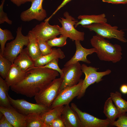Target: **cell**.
Masks as SVG:
<instances>
[{"instance_id": "obj_1", "label": "cell", "mask_w": 127, "mask_h": 127, "mask_svg": "<svg viewBox=\"0 0 127 127\" xmlns=\"http://www.w3.org/2000/svg\"><path fill=\"white\" fill-rule=\"evenodd\" d=\"M59 73L50 69L34 66L27 71L23 80L10 88L17 94L32 98L58 76Z\"/></svg>"}, {"instance_id": "obj_2", "label": "cell", "mask_w": 127, "mask_h": 127, "mask_svg": "<svg viewBox=\"0 0 127 127\" xmlns=\"http://www.w3.org/2000/svg\"><path fill=\"white\" fill-rule=\"evenodd\" d=\"M90 43L95 49L97 56L101 61L115 63L120 61L122 58V48L119 44H113L96 34L91 39Z\"/></svg>"}, {"instance_id": "obj_3", "label": "cell", "mask_w": 127, "mask_h": 127, "mask_svg": "<svg viewBox=\"0 0 127 127\" xmlns=\"http://www.w3.org/2000/svg\"><path fill=\"white\" fill-rule=\"evenodd\" d=\"M82 26L90 31L94 32L96 35L104 38L115 39L124 43L127 41L123 30H118L117 26H112L107 23H95Z\"/></svg>"}, {"instance_id": "obj_4", "label": "cell", "mask_w": 127, "mask_h": 127, "mask_svg": "<svg viewBox=\"0 0 127 127\" xmlns=\"http://www.w3.org/2000/svg\"><path fill=\"white\" fill-rule=\"evenodd\" d=\"M22 30L21 26L18 27L15 39L6 44L3 55L13 64L15 59L23 49L24 46H27L29 42L28 36H24Z\"/></svg>"}, {"instance_id": "obj_5", "label": "cell", "mask_w": 127, "mask_h": 127, "mask_svg": "<svg viewBox=\"0 0 127 127\" xmlns=\"http://www.w3.org/2000/svg\"><path fill=\"white\" fill-rule=\"evenodd\" d=\"M61 79L56 78L35 96L36 103L50 108L59 93Z\"/></svg>"}, {"instance_id": "obj_6", "label": "cell", "mask_w": 127, "mask_h": 127, "mask_svg": "<svg viewBox=\"0 0 127 127\" xmlns=\"http://www.w3.org/2000/svg\"><path fill=\"white\" fill-rule=\"evenodd\" d=\"M63 15L64 18L60 17V19H58L62 25V27L59 29L60 34L69 38L73 41H83L84 32L78 31L75 27L78 20L70 15L67 12H64Z\"/></svg>"}, {"instance_id": "obj_7", "label": "cell", "mask_w": 127, "mask_h": 127, "mask_svg": "<svg viewBox=\"0 0 127 127\" xmlns=\"http://www.w3.org/2000/svg\"><path fill=\"white\" fill-rule=\"evenodd\" d=\"M81 69L85 75L83 80L81 89L77 99H79L84 95L87 88L90 85L95 83H98L102 81L104 76L110 74L111 71L109 69L102 72L97 71L98 68L92 66H88L85 64L81 65Z\"/></svg>"}, {"instance_id": "obj_8", "label": "cell", "mask_w": 127, "mask_h": 127, "mask_svg": "<svg viewBox=\"0 0 127 127\" xmlns=\"http://www.w3.org/2000/svg\"><path fill=\"white\" fill-rule=\"evenodd\" d=\"M63 74L60 76L61 83L60 91L77 84L80 79L83 72L79 62L64 67L62 69Z\"/></svg>"}, {"instance_id": "obj_9", "label": "cell", "mask_w": 127, "mask_h": 127, "mask_svg": "<svg viewBox=\"0 0 127 127\" xmlns=\"http://www.w3.org/2000/svg\"><path fill=\"white\" fill-rule=\"evenodd\" d=\"M49 20L47 19L44 22L37 25L29 31L28 34L35 38H40L46 41L60 34V27L58 25H50Z\"/></svg>"}, {"instance_id": "obj_10", "label": "cell", "mask_w": 127, "mask_h": 127, "mask_svg": "<svg viewBox=\"0 0 127 127\" xmlns=\"http://www.w3.org/2000/svg\"><path fill=\"white\" fill-rule=\"evenodd\" d=\"M7 95L11 105L19 112L25 115L34 113H41L50 109L37 103H30L24 99H14L8 93Z\"/></svg>"}, {"instance_id": "obj_11", "label": "cell", "mask_w": 127, "mask_h": 127, "mask_svg": "<svg viewBox=\"0 0 127 127\" xmlns=\"http://www.w3.org/2000/svg\"><path fill=\"white\" fill-rule=\"evenodd\" d=\"M83 81V79H81L76 85L66 87L61 91L50 108L52 109L57 106L69 104L79 94L82 88Z\"/></svg>"}, {"instance_id": "obj_12", "label": "cell", "mask_w": 127, "mask_h": 127, "mask_svg": "<svg viewBox=\"0 0 127 127\" xmlns=\"http://www.w3.org/2000/svg\"><path fill=\"white\" fill-rule=\"evenodd\" d=\"M77 114L82 127H107L110 126L111 122L107 119H101L81 110L74 103L71 107Z\"/></svg>"}, {"instance_id": "obj_13", "label": "cell", "mask_w": 127, "mask_h": 127, "mask_svg": "<svg viewBox=\"0 0 127 127\" xmlns=\"http://www.w3.org/2000/svg\"><path fill=\"white\" fill-rule=\"evenodd\" d=\"M43 0H33L31 7L21 13V20L24 22H29L34 19L39 21L44 20L47 17V13L46 10L43 8Z\"/></svg>"}, {"instance_id": "obj_14", "label": "cell", "mask_w": 127, "mask_h": 127, "mask_svg": "<svg viewBox=\"0 0 127 127\" xmlns=\"http://www.w3.org/2000/svg\"><path fill=\"white\" fill-rule=\"evenodd\" d=\"M0 112L13 127H26V115L19 112L12 106L8 107H0Z\"/></svg>"}, {"instance_id": "obj_15", "label": "cell", "mask_w": 127, "mask_h": 127, "mask_svg": "<svg viewBox=\"0 0 127 127\" xmlns=\"http://www.w3.org/2000/svg\"><path fill=\"white\" fill-rule=\"evenodd\" d=\"M76 50L75 53L71 58L66 62L64 65V67L81 61L87 64H90L91 62L87 59V56L96 52L95 49L93 48L87 49L83 47L81 45L80 41H75Z\"/></svg>"}, {"instance_id": "obj_16", "label": "cell", "mask_w": 127, "mask_h": 127, "mask_svg": "<svg viewBox=\"0 0 127 127\" xmlns=\"http://www.w3.org/2000/svg\"><path fill=\"white\" fill-rule=\"evenodd\" d=\"M61 117L65 127H82L77 114L69 104L64 106Z\"/></svg>"}, {"instance_id": "obj_17", "label": "cell", "mask_w": 127, "mask_h": 127, "mask_svg": "<svg viewBox=\"0 0 127 127\" xmlns=\"http://www.w3.org/2000/svg\"><path fill=\"white\" fill-rule=\"evenodd\" d=\"M27 73V71H23L19 67L13 63L4 79L10 87L23 80Z\"/></svg>"}, {"instance_id": "obj_18", "label": "cell", "mask_w": 127, "mask_h": 127, "mask_svg": "<svg viewBox=\"0 0 127 127\" xmlns=\"http://www.w3.org/2000/svg\"><path fill=\"white\" fill-rule=\"evenodd\" d=\"M13 63L24 71L34 66V61L29 55L27 47L23 49L15 59Z\"/></svg>"}, {"instance_id": "obj_19", "label": "cell", "mask_w": 127, "mask_h": 127, "mask_svg": "<svg viewBox=\"0 0 127 127\" xmlns=\"http://www.w3.org/2000/svg\"><path fill=\"white\" fill-rule=\"evenodd\" d=\"M65 57L64 52L61 49L52 48L51 52L45 55H42L34 61V66L38 67L44 66L55 59H63Z\"/></svg>"}, {"instance_id": "obj_20", "label": "cell", "mask_w": 127, "mask_h": 127, "mask_svg": "<svg viewBox=\"0 0 127 127\" xmlns=\"http://www.w3.org/2000/svg\"><path fill=\"white\" fill-rule=\"evenodd\" d=\"M80 20L78 21L75 24V27L76 28L79 25L82 26L88 25L95 23H107V20L104 13L98 15H80L77 17Z\"/></svg>"}, {"instance_id": "obj_21", "label": "cell", "mask_w": 127, "mask_h": 127, "mask_svg": "<svg viewBox=\"0 0 127 127\" xmlns=\"http://www.w3.org/2000/svg\"><path fill=\"white\" fill-rule=\"evenodd\" d=\"M64 106H57L41 113L46 127H48L50 124L53 120L61 116Z\"/></svg>"}, {"instance_id": "obj_22", "label": "cell", "mask_w": 127, "mask_h": 127, "mask_svg": "<svg viewBox=\"0 0 127 127\" xmlns=\"http://www.w3.org/2000/svg\"><path fill=\"white\" fill-rule=\"evenodd\" d=\"M103 112L107 119L111 123L115 121L120 114L118 108L113 103V101L110 97L105 102Z\"/></svg>"}, {"instance_id": "obj_23", "label": "cell", "mask_w": 127, "mask_h": 127, "mask_svg": "<svg viewBox=\"0 0 127 127\" xmlns=\"http://www.w3.org/2000/svg\"><path fill=\"white\" fill-rule=\"evenodd\" d=\"M29 42L27 48L28 52L33 60L35 61L42 55L40 50L36 38L28 34Z\"/></svg>"}, {"instance_id": "obj_24", "label": "cell", "mask_w": 127, "mask_h": 127, "mask_svg": "<svg viewBox=\"0 0 127 127\" xmlns=\"http://www.w3.org/2000/svg\"><path fill=\"white\" fill-rule=\"evenodd\" d=\"M9 87L4 79L0 77V107H8L11 106L7 94Z\"/></svg>"}, {"instance_id": "obj_25", "label": "cell", "mask_w": 127, "mask_h": 127, "mask_svg": "<svg viewBox=\"0 0 127 127\" xmlns=\"http://www.w3.org/2000/svg\"><path fill=\"white\" fill-rule=\"evenodd\" d=\"M26 127H46L41 113H34L26 116Z\"/></svg>"}, {"instance_id": "obj_26", "label": "cell", "mask_w": 127, "mask_h": 127, "mask_svg": "<svg viewBox=\"0 0 127 127\" xmlns=\"http://www.w3.org/2000/svg\"><path fill=\"white\" fill-rule=\"evenodd\" d=\"M118 110L120 114L127 112V101L122 97L121 94L118 91L111 92L110 97Z\"/></svg>"}, {"instance_id": "obj_27", "label": "cell", "mask_w": 127, "mask_h": 127, "mask_svg": "<svg viewBox=\"0 0 127 127\" xmlns=\"http://www.w3.org/2000/svg\"><path fill=\"white\" fill-rule=\"evenodd\" d=\"M14 38L12 32L9 30L6 29H2L0 28V53L3 56L6 42L8 40H13Z\"/></svg>"}, {"instance_id": "obj_28", "label": "cell", "mask_w": 127, "mask_h": 127, "mask_svg": "<svg viewBox=\"0 0 127 127\" xmlns=\"http://www.w3.org/2000/svg\"><path fill=\"white\" fill-rule=\"evenodd\" d=\"M13 64L0 53V75L5 79Z\"/></svg>"}, {"instance_id": "obj_29", "label": "cell", "mask_w": 127, "mask_h": 127, "mask_svg": "<svg viewBox=\"0 0 127 127\" xmlns=\"http://www.w3.org/2000/svg\"><path fill=\"white\" fill-rule=\"evenodd\" d=\"M67 37L61 35L59 37H56L46 41L48 44L51 47H62L65 45L67 43Z\"/></svg>"}, {"instance_id": "obj_30", "label": "cell", "mask_w": 127, "mask_h": 127, "mask_svg": "<svg viewBox=\"0 0 127 127\" xmlns=\"http://www.w3.org/2000/svg\"><path fill=\"white\" fill-rule=\"evenodd\" d=\"M36 39L42 55L47 54L52 52V47L48 44L46 41L39 38H36Z\"/></svg>"}, {"instance_id": "obj_31", "label": "cell", "mask_w": 127, "mask_h": 127, "mask_svg": "<svg viewBox=\"0 0 127 127\" xmlns=\"http://www.w3.org/2000/svg\"><path fill=\"white\" fill-rule=\"evenodd\" d=\"M118 119L110 123V126L117 127H127V114L126 112L120 114Z\"/></svg>"}, {"instance_id": "obj_32", "label": "cell", "mask_w": 127, "mask_h": 127, "mask_svg": "<svg viewBox=\"0 0 127 127\" xmlns=\"http://www.w3.org/2000/svg\"><path fill=\"white\" fill-rule=\"evenodd\" d=\"M58 61L59 59H55L44 65L38 67L47 68L56 71L58 72L60 74V76H61L63 74V71L62 69H60L59 66Z\"/></svg>"}, {"instance_id": "obj_33", "label": "cell", "mask_w": 127, "mask_h": 127, "mask_svg": "<svg viewBox=\"0 0 127 127\" xmlns=\"http://www.w3.org/2000/svg\"><path fill=\"white\" fill-rule=\"evenodd\" d=\"M5 1V0H2L0 6V24H3L5 22L9 24H11L12 21L8 19L7 14L3 10V6Z\"/></svg>"}, {"instance_id": "obj_34", "label": "cell", "mask_w": 127, "mask_h": 127, "mask_svg": "<svg viewBox=\"0 0 127 127\" xmlns=\"http://www.w3.org/2000/svg\"><path fill=\"white\" fill-rule=\"evenodd\" d=\"M48 127H65L61 116L53 120Z\"/></svg>"}, {"instance_id": "obj_35", "label": "cell", "mask_w": 127, "mask_h": 127, "mask_svg": "<svg viewBox=\"0 0 127 127\" xmlns=\"http://www.w3.org/2000/svg\"><path fill=\"white\" fill-rule=\"evenodd\" d=\"M0 127H13L5 116L0 113Z\"/></svg>"}, {"instance_id": "obj_36", "label": "cell", "mask_w": 127, "mask_h": 127, "mask_svg": "<svg viewBox=\"0 0 127 127\" xmlns=\"http://www.w3.org/2000/svg\"><path fill=\"white\" fill-rule=\"evenodd\" d=\"M102 1L113 4H127V0H102Z\"/></svg>"}, {"instance_id": "obj_37", "label": "cell", "mask_w": 127, "mask_h": 127, "mask_svg": "<svg viewBox=\"0 0 127 127\" xmlns=\"http://www.w3.org/2000/svg\"><path fill=\"white\" fill-rule=\"evenodd\" d=\"M12 2L17 6L19 7L21 5L28 2H31L33 0H10Z\"/></svg>"}, {"instance_id": "obj_38", "label": "cell", "mask_w": 127, "mask_h": 127, "mask_svg": "<svg viewBox=\"0 0 127 127\" xmlns=\"http://www.w3.org/2000/svg\"><path fill=\"white\" fill-rule=\"evenodd\" d=\"M71 0H63L61 4L57 7L55 11L54 12L52 15L48 19L50 20V18L53 15H55L61 8L63 7L67 3L71 1Z\"/></svg>"}, {"instance_id": "obj_39", "label": "cell", "mask_w": 127, "mask_h": 127, "mask_svg": "<svg viewBox=\"0 0 127 127\" xmlns=\"http://www.w3.org/2000/svg\"><path fill=\"white\" fill-rule=\"evenodd\" d=\"M120 91L123 94H127V85L123 84L121 86L120 88Z\"/></svg>"}, {"instance_id": "obj_40", "label": "cell", "mask_w": 127, "mask_h": 127, "mask_svg": "<svg viewBox=\"0 0 127 127\" xmlns=\"http://www.w3.org/2000/svg\"></svg>"}, {"instance_id": "obj_41", "label": "cell", "mask_w": 127, "mask_h": 127, "mask_svg": "<svg viewBox=\"0 0 127 127\" xmlns=\"http://www.w3.org/2000/svg\"></svg>"}]
</instances>
